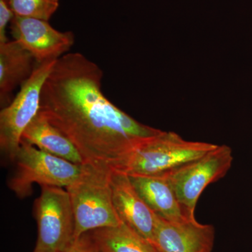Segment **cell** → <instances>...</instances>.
I'll return each instance as SVG.
<instances>
[{"mask_svg":"<svg viewBox=\"0 0 252 252\" xmlns=\"http://www.w3.org/2000/svg\"><path fill=\"white\" fill-rule=\"evenodd\" d=\"M89 233L96 245L107 252H158L149 240L124 223Z\"/></svg>","mask_w":252,"mask_h":252,"instance_id":"14","label":"cell"},{"mask_svg":"<svg viewBox=\"0 0 252 252\" xmlns=\"http://www.w3.org/2000/svg\"><path fill=\"white\" fill-rule=\"evenodd\" d=\"M14 39L34 58L36 63L56 61L74 45L72 32L55 29L49 21L14 16L10 23Z\"/></svg>","mask_w":252,"mask_h":252,"instance_id":"8","label":"cell"},{"mask_svg":"<svg viewBox=\"0 0 252 252\" xmlns=\"http://www.w3.org/2000/svg\"><path fill=\"white\" fill-rule=\"evenodd\" d=\"M136 191L154 214L174 223L190 220L165 177L128 175Z\"/></svg>","mask_w":252,"mask_h":252,"instance_id":"11","label":"cell"},{"mask_svg":"<svg viewBox=\"0 0 252 252\" xmlns=\"http://www.w3.org/2000/svg\"><path fill=\"white\" fill-rule=\"evenodd\" d=\"M14 16L49 21L59 9L60 0H8Z\"/></svg>","mask_w":252,"mask_h":252,"instance_id":"15","label":"cell"},{"mask_svg":"<svg viewBox=\"0 0 252 252\" xmlns=\"http://www.w3.org/2000/svg\"><path fill=\"white\" fill-rule=\"evenodd\" d=\"M21 141L73 163L85 164L74 144L40 112L23 132Z\"/></svg>","mask_w":252,"mask_h":252,"instance_id":"13","label":"cell"},{"mask_svg":"<svg viewBox=\"0 0 252 252\" xmlns=\"http://www.w3.org/2000/svg\"><path fill=\"white\" fill-rule=\"evenodd\" d=\"M215 237L212 225L196 220L174 223L156 215L151 243L158 252H212Z\"/></svg>","mask_w":252,"mask_h":252,"instance_id":"9","label":"cell"},{"mask_svg":"<svg viewBox=\"0 0 252 252\" xmlns=\"http://www.w3.org/2000/svg\"><path fill=\"white\" fill-rule=\"evenodd\" d=\"M14 16L8 0H0V43L9 41L6 36V28Z\"/></svg>","mask_w":252,"mask_h":252,"instance_id":"16","label":"cell"},{"mask_svg":"<svg viewBox=\"0 0 252 252\" xmlns=\"http://www.w3.org/2000/svg\"><path fill=\"white\" fill-rule=\"evenodd\" d=\"M14 160L16 169L9 187L20 198L29 195L35 183L67 188L79 180L86 167V164L73 163L23 141Z\"/></svg>","mask_w":252,"mask_h":252,"instance_id":"4","label":"cell"},{"mask_svg":"<svg viewBox=\"0 0 252 252\" xmlns=\"http://www.w3.org/2000/svg\"><path fill=\"white\" fill-rule=\"evenodd\" d=\"M233 161L231 148L217 145L203 157L165 176L190 220H195V207L204 190L210 184L223 178Z\"/></svg>","mask_w":252,"mask_h":252,"instance_id":"7","label":"cell"},{"mask_svg":"<svg viewBox=\"0 0 252 252\" xmlns=\"http://www.w3.org/2000/svg\"><path fill=\"white\" fill-rule=\"evenodd\" d=\"M35 59L17 41L0 43V103L11 102L13 92L29 79L36 64Z\"/></svg>","mask_w":252,"mask_h":252,"instance_id":"12","label":"cell"},{"mask_svg":"<svg viewBox=\"0 0 252 252\" xmlns=\"http://www.w3.org/2000/svg\"><path fill=\"white\" fill-rule=\"evenodd\" d=\"M217 146L185 140L175 132L162 130L137 146L126 159L119 172L127 175L165 177L203 157Z\"/></svg>","mask_w":252,"mask_h":252,"instance_id":"2","label":"cell"},{"mask_svg":"<svg viewBox=\"0 0 252 252\" xmlns=\"http://www.w3.org/2000/svg\"><path fill=\"white\" fill-rule=\"evenodd\" d=\"M57 61L38 63L14 99L0 112V148L12 160L21 146L23 132L39 112L43 86Z\"/></svg>","mask_w":252,"mask_h":252,"instance_id":"6","label":"cell"},{"mask_svg":"<svg viewBox=\"0 0 252 252\" xmlns=\"http://www.w3.org/2000/svg\"><path fill=\"white\" fill-rule=\"evenodd\" d=\"M103 75L84 54L64 55L44 82L39 112L74 144L86 165L119 171L137 146L162 130L112 104L102 91Z\"/></svg>","mask_w":252,"mask_h":252,"instance_id":"1","label":"cell"},{"mask_svg":"<svg viewBox=\"0 0 252 252\" xmlns=\"http://www.w3.org/2000/svg\"><path fill=\"white\" fill-rule=\"evenodd\" d=\"M94 243L89 232L76 240L69 252H94Z\"/></svg>","mask_w":252,"mask_h":252,"instance_id":"17","label":"cell"},{"mask_svg":"<svg viewBox=\"0 0 252 252\" xmlns=\"http://www.w3.org/2000/svg\"><path fill=\"white\" fill-rule=\"evenodd\" d=\"M110 186L113 204L122 223L152 243L155 228L156 214L136 191L128 175L112 170Z\"/></svg>","mask_w":252,"mask_h":252,"instance_id":"10","label":"cell"},{"mask_svg":"<svg viewBox=\"0 0 252 252\" xmlns=\"http://www.w3.org/2000/svg\"><path fill=\"white\" fill-rule=\"evenodd\" d=\"M36 214L38 237L34 252H69L76 238L75 220L67 190L41 187Z\"/></svg>","mask_w":252,"mask_h":252,"instance_id":"5","label":"cell"},{"mask_svg":"<svg viewBox=\"0 0 252 252\" xmlns=\"http://www.w3.org/2000/svg\"><path fill=\"white\" fill-rule=\"evenodd\" d=\"M94 252H107L106 251H104V250H102V249H101L100 248H99L98 246H97V245H96L94 241Z\"/></svg>","mask_w":252,"mask_h":252,"instance_id":"18","label":"cell"},{"mask_svg":"<svg viewBox=\"0 0 252 252\" xmlns=\"http://www.w3.org/2000/svg\"><path fill=\"white\" fill-rule=\"evenodd\" d=\"M110 174L86 165L79 180L66 188L74 212L76 240L88 232L122 223L113 204Z\"/></svg>","mask_w":252,"mask_h":252,"instance_id":"3","label":"cell"}]
</instances>
